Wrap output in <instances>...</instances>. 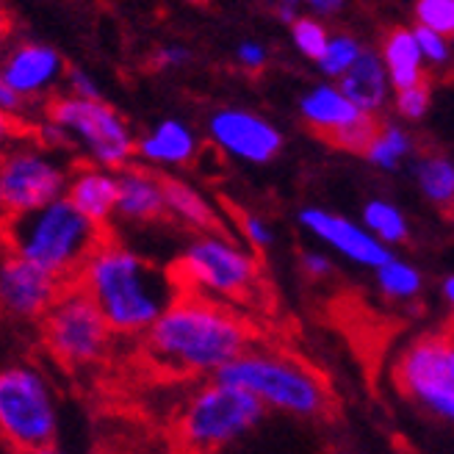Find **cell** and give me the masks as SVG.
<instances>
[{
  "label": "cell",
  "instance_id": "17",
  "mask_svg": "<svg viewBox=\"0 0 454 454\" xmlns=\"http://www.w3.org/2000/svg\"><path fill=\"white\" fill-rule=\"evenodd\" d=\"M117 219L128 224H153L167 216L164 177L145 167H125L117 172Z\"/></svg>",
  "mask_w": 454,
  "mask_h": 454
},
{
  "label": "cell",
  "instance_id": "11",
  "mask_svg": "<svg viewBox=\"0 0 454 454\" xmlns=\"http://www.w3.org/2000/svg\"><path fill=\"white\" fill-rule=\"evenodd\" d=\"M394 382L427 413L454 424V333L416 338L396 357Z\"/></svg>",
  "mask_w": 454,
  "mask_h": 454
},
{
  "label": "cell",
  "instance_id": "27",
  "mask_svg": "<svg viewBox=\"0 0 454 454\" xmlns=\"http://www.w3.org/2000/svg\"><path fill=\"white\" fill-rule=\"evenodd\" d=\"M363 53V44L349 36V34H335L327 39V48L319 59V70L327 75V78H340L349 67L360 59Z\"/></svg>",
  "mask_w": 454,
  "mask_h": 454
},
{
  "label": "cell",
  "instance_id": "9",
  "mask_svg": "<svg viewBox=\"0 0 454 454\" xmlns=\"http://www.w3.org/2000/svg\"><path fill=\"white\" fill-rule=\"evenodd\" d=\"M48 122L61 130L64 147H75L92 167L120 172L136 155L128 122L103 100L61 95L48 103Z\"/></svg>",
  "mask_w": 454,
  "mask_h": 454
},
{
  "label": "cell",
  "instance_id": "10",
  "mask_svg": "<svg viewBox=\"0 0 454 454\" xmlns=\"http://www.w3.org/2000/svg\"><path fill=\"white\" fill-rule=\"evenodd\" d=\"M67 180H70L67 164L34 133H22L0 155V194H4L6 214L34 211L44 202L64 197Z\"/></svg>",
  "mask_w": 454,
  "mask_h": 454
},
{
  "label": "cell",
  "instance_id": "31",
  "mask_svg": "<svg viewBox=\"0 0 454 454\" xmlns=\"http://www.w3.org/2000/svg\"><path fill=\"white\" fill-rule=\"evenodd\" d=\"M413 36H416V44H419V51H421L424 64L443 67V64L451 61V42H449V36H443L438 31H429V28H421V26L413 28Z\"/></svg>",
  "mask_w": 454,
  "mask_h": 454
},
{
  "label": "cell",
  "instance_id": "13",
  "mask_svg": "<svg viewBox=\"0 0 454 454\" xmlns=\"http://www.w3.org/2000/svg\"><path fill=\"white\" fill-rule=\"evenodd\" d=\"M64 283L9 249H0V316L12 322H39L56 302Z\"/></svg>",
  "mask_w": 454,
  "mask_h": 454
},
{
  "label": "cell",
  "instance_id": "21",
  "mask_svg": "<svg viewBox=\"0 0 454 454\" xmlns=\"http://www.w3.org/2000/svg\"><path fill=\"white\" fill-rule=\"evenodd\" d=\"M164 206H167V216H172L175 222H180L194 233H206L219 227V214L214 208V202L200 189L186 184V180L164 177Z\"/></svg>",
  "mask_w": 454,
  "mask_h": 454
},
{
  "label": "cell",
  "instance_id": "28",
  "mask_svg": "<svg viewBox=\"0 0 454 454\" xmlns=\"http://www.w3.org/2000/svg\"><path fill=\"white\" fill-rule=\"evenodd\" d=\"M291 39L294 44H297V51L305 56V59H313V61H319L325 48H327V28L322 26L316 17H297L291 22Z\"/></svg>",
  "mask_w": 454,
  "mask_h": 454
},
{
  "label": "cell",
  "instance_id": "5",
  "mask_svg": "<svg viewBox=\"0 0 454 454\" xmlns=\"http://www.w3.org/2000/svg\"><path fill=\"white\" fill-rule=\"evenodd\" d=\"M169 271L180 291H192L239 310L261 291L258 255L247 244L227 236L222 227L189 239L175 255Z\"/></svg>",
  "mask_w": 454,
  "mask_h": 454
},
{
  "label": "cell",
  "instance_id": "33",
  "mask_svg": "<svg viewBox=\"0 0 454 454\" xmlns=\"http://www.w3.org/2000/svg\"><path fill=\"white\" fill-rule=\"evenodd\" d=\"M64 81H67V95L83 100H100V83L86 70H81V67H73L70 73H64Z\"/></svg>",
  "mask_w": 454,
  "mask_h": 454
},
{
  "label": "cell",
  "instance_id": "6",
  "mask_svg": "<svg viewBox=\"0 0 454 454\" xmlns=\"http://www.w3.org/2000/svg\"><path fill=\"white\" fill-rule=\"evenodd\" d=\"M266 411L247 391L224 380H202L175 413V438L186 454H216L244 441Z\"/></svg>",
  "mask_w": 454,
  "mask_h": 454
},
{
  "label": "cell",
  "instance_id": "18",
  "mask_svg": "<svg viewBox=\"0 0 454 454\" xmlns=\"http://www.w3.org/2000/svg\"><path fill=\"white\" fill-rule=\"evenodd\" d=\"M64 197L86 219H92L100 227H108V222L117 214V172L81 164L70 172Z\"/></svg>",
  "mask_w": 454,
  "mask_h": 454
},
{
  "label": "cell",
  "instance_id": "2",
  "mask_svg": "<svg viewBox=\"0 0 454 454\" xmlns=\"http://www.w3.org/2000/svg\"><path fill=\"white\" fill-rule=\"evenodd\" d=\"M75 286L120 338H142L180 291L169 269L108 236L78 271Z\"/></svg>",
  "mask_w": 454,
  "mask_h": 454
},
{
  "label": "cell",
  "instance_id": "12",
  "mask_svg": "<svg viewBox=\"0 0 454 454\" xmlns=\"http://www.w3.org/2000/svg\"><path fill=\"white\" fill-rule=\"evenodd\" d=\"M302 120L340 150L363 153L377 133V117L360 111L335 83H319L300 100Z\"/></svg>",
  "mask_w": 454,
  "mask_h": 454
},
{
  "label": "cell",
  "instance_id": "25",
  "mask_svg": "<svg viewBox=\"0 0 454 454\" xmlns=\"http://www.w3.org/2000/svg\"><path fill=\"white\" fill-rule=\"evenodd\" d=\"M366 231L385 247H394L402 244L411 236V224H407V216L402 214L399 206L388 200H369L363 206V222H360Z\"/></svg>",
  "mask_w": 454,
  "mask_h": 454
},
{
  "label": "cell",
  "instance_id": "8",
  "mask_svg": "<svg viewBox=\"0 0 454 454\" xmlns=\"http://www.w3.org/2000/svg\"><path fill=\"white\" fill-rule=\"evenodd\" d=\"M39 333L44 352L59 366L73 372L100 366L117 338L106 325L98 305L75 283L61 288L56 302L39 319Z\"/></svg>",
  "mask_w": 454,
  "mask_h": 454
},
{
  "label": "cell",
  "instance_id": "35",
  "mask_svg": "<svg viewBox=\"0 0 454 454\" xmlns=\"http://www.w3.org/2000/svg\"><path fill=\"white\" fill-rule=\"evenodd\" d=\"M266 59H269V53H266V48L261 42H241L239 51H236L239 67H244V70H249V73H258L261 67L266 64Z\"/></svg>",
  "mask_w": 454,
  "mask_h": 454
},
{
  "label": "cell",
  "instance_id": "4",
  "mask_svg": "<svg viewBox=\"0 0 454 454\" xmlns=\"http://www.w3.org/2000/svg\"><path fill=\"white\" fill-rule=\"evenodd\" d=\"M247 391L263 411H278L294 419H319L330 411V388L319 372L300 357L280 349L249 347L216 374Z\"/></svg>",
  "mask_w": 454,
  "mask_h": 454
},
{
  "label": "cell",
  "instance_id": "19",
  "mask_svg": "<svg viewBox=\"0 0 454 454\" xmlns=\"http://www.w3.org/2000/svg\"><path fill=\"white\" fill-rule=\"evenodd\" d=\"M200 153L197 133L180 120H164L153 125L139 142H136V155L150 167L177 169L192 164Z\"/></svg>",
  "mask_w": 454,
  "mask_h": 454
},
{
  "label": "cell",
  "instance_id": "44",
  "mask_svg": "<svg viewBox=\"0 0 454 454\" xmlns=\"http://www.w3.org/2000/svg\"><path fill=\"white\" fill-rule=\"evenodd\" d=\"M6 216V211H4V194H0V219Z\"/></svg>",
  "mask_w": 454,
  "mask_h": 454
},
{
  "label": "cell",
  "instance_id": "22",
  "mask_svg": "<svg viewBox=\"0 0 454 454\" xmlns=\"http://www.w3.org/2000/svg\"><path fill=\"white\" fill-rule=\"evenodd\" d=\"M382 67L388 73L391 89H411L424 83V59L416 44L413 28H394L382 39Z\"/></svg>",
  "mask_w": 454,
  "mask_h": 454
},
{
  "label": "cell",
  "instance_id": "1",
  "mask_svg": "<svg viewBox=\"0 0 454 454\" xmlns=\"http://www.w3.org/2000/svg\"><path fill=\"white\" fill-rule=\"evenodd\" d=\"M253 325L239 308L177 291L142 335V352L153 369L169 377L211 380L253 347Z\"/></svg>",
  "mask_w": 454,
  "mask_h": 454
},
{
  "label": "cell",
  "instance_id": "38",
  "mask_svg": "<svg viewBox=\"0 0 454 454\" xmlns=\"http://www.w3.org/2000/svg\"><path fill=\"white\" fill-rule=\"evenodd\" d=\"M28 103L22 100L14 89L4 81V75H0V114H9V117H14V120H20V114H22V108H26Z\"/></svg>",
  "mask_w": 454,
  "mask_h": 454
},
{
  "label": "cell",
  "instance_id": "43",
  "mask_svg": "<svg viewBox=\"0 0 454 454\" xmlns=\"http://www.w3.org/2000/svg\"><path fill=\"white\" fill-rule=\"evenodd\" d=\"M28 454H67L64 449H59L56 443L53 446H44V449H36V451H28Z\"/></svg>",
  "mask_w": 454,
  "mask_h": 454
},
{
  "label": "cell",
  "instance_id": "42",
  "mask_svg": "<svg viewBox=\"0 0 454 454\" xmlns=\"http://www.w3.org/2000/svg\"><path fill=\"white\" fill-rule=\"evenodd\" d=\"M6 34H9V17L4 14V9H0V42L6 39Z\"/></svg>",
  "mask_w": 454,
  "mask_h": 454
},
{
  "label": "cell",
  "instance_id": "24",
  "mask_svg": "<svg viewBox=\"0 0 454 454\" xmlns=\"http://www.w3.org/2000/svg\"><path fill=\"white\" fill-rule=\"evenodd\" d=\"M374 280H377V288H380L382 297L391 300V302H411L424 288L421 271L413 263L394 258V255L374 269Z\"/></svg>",
  "mask_w": 454,
  "mask_h": 454
},
{
  "label": "cell",
  "instance_id": "23",
  "mask_svg": "<svg viewBox=\"0 0 454 454\" xmlns=\"http://www.w3.org/2000/svg\"><path fill=\"white\" fill-rule=\"evenodd\" d=\"M419 192L443 211H454V161L446 155H424L416 161Z\"/></svg>",
  "mask_w": 454,
  "mask_h": 454
},
{
  "label": "cell",
  "instance_id": "3",
  "mask_svg": "<svg viewBox=\"0 0 454 454\" xmlns=\"http://www.w3.org/2000/svg\"><path fill=\"white\" fill-rule=\"evenodd\" d=\"M106 239V227L86 219L67 197L34 211L6 214L0 219V244L9 253L44 269L59 283H75L89 255Z\"/></svg>",
  "mask_w": 454,
  "mask_h": 454
},
{
  "label": "cell",
  "instance_id": "32",
  "mask_svg": "<svg viewBox=\"0 0 454 454\" xmlns=\"http://www.w3.org/2000/svg\"><path fill=\"white\" fill-rule=\"evenodd\" d=\"M239 231H241L244 244L253 249V253H261V249H269L275 244V227H271L269 219H263L258 214H241Z\"/></svg>",
  "mask_w": 454,
  "mask_h": 454
},
{
  "label": "cell",
  "instance_id": "41",
  "mask_svg": "<svg viewBox=\"0 0 454 454\" xmlns=\"http://www.w3.org/2000/svg\"><path fill=\"white\" fill-rule=\"evenodd\" d=\"M441 291H443V300L449 302V308H454V275H449V278L443 280Z\"/></svg>",
  "mask_w": 454,
  "mask_h": 454
},
{
  "label": "cell",
  "instance_id": "29",
  "mask_svg": "<svg viewBox=\"0 0 454 454\" xmlns=\"http://www.w3.org/2000/svg\"><path fill=\"white\" fill-rule=\"evenodd\" d=\"M416 22L421 28L454 36V0H416Z\"/></svg>",
  "mask_w": 454,
  "mask_h": 454
},
{
  "label": "cell",
  "instance_id": "37",
  "mask_svg": "<svg viewBox=\"0 0 454 454\" xmlns=\"http://www.w3.org/2000/svg\"><path fill=\"white\" fill-rule=\"evenodd\" d=\"M22 133H26L22 120H14V117H9V114H0V155H4Z\"/></svg>",
  "mask_w": 454,
  "mask_h": 454
},
{
  "label": "cell",
  "instance_id": "14",
  "mask_svg": "<svg viewBox=\"0 0 454 454\" xmlns=\"http://www.w3.org/2000/svg\"><path fill=\"white\" fill-rule=\"evenodd\" d=\"M208 136L216 150L244 164H269L283 150V133L247 108H219L208 120Z\"/></svg>",
  "mask_w": 454,
  "mask_h": 454
},
{
  "label": "cell",
  "instance_id": "46",
  "mask_svg": "<svg viewBox=\"0 0 454 454\" xmlns=\"http://www.w3.org/2000/svg\"><path fill=\"white\" fill-rule=\"evenodd\" d=\"M399 454H404V451H399Z\"/></svg>",
  "mask_w": 454,
  "mask_h": 454
},
{
  "label": "cell",
  "instance_id": "34",
  "mask_svg": "<svg viewBox=\"0 0 454 454\" xmlns=\"http://www.w3.org/2000/svg\"><path fill=\"white\" fill-rule=\"evenodd\" d=\"M300 266L305 271V278L310 280H327L333 275V258L322 249H305L302 258H300Z\"/></svg>",
  "mask_w": 454,
  "mask_h": 454
},
{
  "label": "cell",
  "instance_id": "7",
  "mask_svg": "<svg viewBox=\"0 0 454 454\" xmlns=\"http://www.w3.org/2000/svg\"><path fill=\"white\" fill-rule=\"evenodd\" d=\"M61 413L51 377L31 360L0 366V443L28 454L59 441Z\"/></svg>",
  "mask_w": 454,
  "mask_h": 454
},
{
  "label": "cell",
  "instance_id": "15",
  "mask_svg": "<svg viewBox=\"0 0 454 454\" xmlns=\"http://www.w3.org/2000/svg\"><path fill=\"white\" fill-rule=\"evenodd\" d=\"M300 224L305 233H310L316 241H322L335 255L355 266L377 269L391 258V249L380 244L360 222H352L327 208H302Z\"/></svg>",
  "mask_w": 454,
  "mask_h": 454
},
{
  "label": "cell",
  "instance_id": "30",
  "mask_svg": "<svg viewBox=\"0 0 454 454\" xmlns=\"http://www.w3.org/2000/svg\"><path fill=\"white\" fill-rule=\"evenodd\" d=\"M394 106H396V114L402 120H424L429 106H433V92H429L427 81L424 83H416L411 89H399L396 98H394Z\"/></svg>",
  "mask_w": 454,
  "mask_h": 454
},
{
  "label": "cell",
  "instance_id": "40",
  "mask_svg": "<svg viewBox=\"0 0 454 454\" xmlns=\"http://www.w3.org/2000/svg\"><path fill=\"white\" fill-rule=\"evenodd\" d=\"M278 14H280L283 22H294V20L300 17V12H297V0H280Z\"/></svg>",
  "mask_w": 454,
  "mask_h": 454
},
{
  "label": "cell",
  "instance_id": "16",
  "mask_svg": "<svg viewBox=\"0 0 454 454\" xmlns=\"http://www.w3.org/2000/svg\"><path fill=\"white\" fill-rule=\"evenodd\" d=\"M0 75L22 100L31 103L53 92V86L64 78V61L51 44L26 42L0 64Z\"/></svg>",
  "mask_w": 454,
  "mask_h": 454
},
{
  "label": "cell",
  "instance_id": "20",
  "mask_svg": "<svg viewBox=\"0 0 454 454\" xmlns=\"http://www.w3.org/2000/svg\"><path fill=\"white\" fill-rule=\"evenodd\" d=\"M338 89L360 111L377 117V111H382L391 100V81H388V73H385V67H382L380 53L363 51L360 59L338 78Z\"/></svg>",
  "mask_w": 454,
  "mask_h": 454
},
{
  "label": "cell",
  "instance_id": "26",
  "mask_svg": "<svg viewBox=\"0 0 454 454\" xmlns=\"http://www.w3.org/2000/svg\"><path fill=\"white\" fill-rule=\"evenodd\" d=\"M413 153V139L402 125H382L377 128V133L372 136L369 147L363 150V155L369 158V164H374L377 169L394 172L402 167V161Z\"/></svg>",
  "mask_w": 454,
  "mask_h": 454
},
{
  "label": "cell",
  "instance_id": "36",
  "mask_svg": "<svg viewBox=\"0 0 454 454\" xmlns=\"http://www.w3.org/2000/svg\"><path fill=\"white\" fill-rule=\"evenodd\" d=\"M189 59H192V53L184 48V44H164V48L155 53L153 64H155V70H175V67H184Z\"/></svg>",
  "mask_w": 454,
  "mask_h": 454
},
{
  "label": "cell",
  "instance_id": "45",
  "mask_svg": "<svg viewBox=\"0 0 454 454\" xmlns=\"http://www.w3.org/2000/svg\"><path fill=\"white\" fill-rule=\"evenodd\" d=\"M192 4H208V0H192Z\"/></svg>",
  "mask_w": 454,
  "mask_h": 454
},
{
  "label": "cell",
  "instance_id": "39",
  "mask_svg": "<svg viewBox=\"0 0 454 454\" xmlns=\"http://www.w3.org/2000/svg\"><path fill=\"white\" fill-rule=\"evenodd\" d=\"M347 0H305V6L313 12V14H319V17H330L335 12L344 9Z\"/></svg>",
  "mask_w": 454,
  "mask_h": 454
}]
</instances>
